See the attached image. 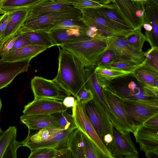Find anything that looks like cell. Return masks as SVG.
<instances>
[{
  "label": "cell",
  "mask_w": 158,
  "mask_h": 158,
  "mask_svg": "<svg viewBox=\"0 0 158 158\" xmlns=\"http://www.w3.org/2000/svg\"><path fill=\"white\" fill-rule=\"evenodd\" d=\"M72 115L77 128L86 134L99 150L104 158H113L108 150L91 124L86 114L84 105L75 99V106L72 108Z\"/></svg>",
  "instance_id": "6"
},
{
  "label": "cell",
  "mask_w": 158,
  "mask_h": 158,
  "mask_svg": "<svg viewBox=\"0 0 158 158\" xmlns=\"http://www.w3.org/2000/svg\"><path fill=\"white\" fill-rule=\"evenodd\" d=\"M110 38L98 34L90 40L66 43L58 47L74 55L85 67H96L100 58L107 50Z\"/></svg>",
  "instance_id": "2"
},
{
  "label": "cell",
  "mask_w": 158,
  "mask_h": 158,
  "mask_svg": "<svg viewBox=\"0 0 158 158\" xmlns=\"http://www.w3.org/2000/svg\"><path fill=\"white\" fill-rule=\"evenodd\" d=\"M50 38L54 46L81 41L92 39L86 33L74 29H61L49 32Z\"/></svg>",
  "instance_id": "18"
},
{
  "label": "cell",
  "mask_w": 158,
  "mask_h": 158,
  "mask_svg": "<svg viewBox=\"0 0 158 158\" xmlns=\"http://www.w3.org/2000/svg\"><path fill=\"white\" fill-rule=\"evenodd\" d=\"M73 158L70 150L68 148L56 151L55 158Z\"/></svg>",
  "instance_id": "48"
},
{
  "label": "cell",
  "mask_w": 158,
  "mask_h": 158,
  "mask_svg": "<svg viewBox=\"0 0 158 158\" xmlns=\"http://www.w3.org/2000/svg\"><path fill=\"white\" fill-rule=\"evenodd\" d=\"M63 130L58 129L45 128L39 130L38 132L34 134L29 131L27 137L22 142L23 146L28 148L33 144L50 139Z\"/></svg>",
  "instance_id": "26"
},
{
  "label": "cell",
  "mask_w": 158,
  "mask_h": 158,
  "mask_svg": "<svg viewBox=\"0 0 158 158\" xmlns=\"http://www.w3.org/2000/svg\"><path fill=\"white\" fill-rule=\"evenodd\" d=\"M64 105L68 108L73 107L75 104V99L73 97L70 96L66 97L62 101Z\"/></svg>",
  "instance_id": "49"
},
{
  "label": "cell",
  "mask_w": 158,
  "mask_h": 158,
  "mask_svg": "<svg viewBox=\"0 0 158 158\" xmlns=\"http://www.w3.org/2000/svg\"><path fill=\"white\" fill-rule=\"evenodd\" d=\"M113 129V140L108 148L113 158H138L139 154L130 136Z\"/></svg>",
  "instance_id": "11"
},
{
  "label": "cell",
  "mask_w": 158,
  "mask_h": 158,
  "mask_svg": "<svg viewBox=\"0 0 158 158\" xmlns=\"http://www.w3.org/2000/svg\"><path fill=\"white\" fill-rule=\"evenodd\" d=\"M74 29L86 33L89 27L80 19H65L53 23L48 28V31L57 29Z\"/></svg>",
  "instance_id": "28"
},
{
  "label": "cell",
  "mask_w": 158,
  "mask_h": 158,
  "mask_svg": "<svg viewBox=\"0 0 158 158\" xmlns=\"http://www.w3.org/2000/svg\"><path fill=\"white\" fill-rule=\"evenodd\" d=\"M127 86L128 89L132 90H135L138 88L137 87L136 84L133 81L130 82Z\"/></svg>",
  "instance_id": "51"
},
{
  "label": "cell",
  "mask_w": 158,
  "mask_h": 158,
  "mask_svg": "<svg viewBox=\"0 0 158 158\" xmlns=\"http://www.w3.org/2000/svg\"><path fill=\"white\" fill-rule=\"evenodd\" d=\"M144 64L158 72V47H151L144 53Z\"/></svg>",
  "instance_id": "37"
},
{
  "label": "cell",
  "mask_w": 158,
  "mask_h": 158,
  "mask_svg": "<svg viewBox=\"0 0 158 158\" xmlns=\"http://www.w3.org/2000/svg\"><path fill=\"white\" fill-rule=\"evenodd\" d=\"M2 103L1 101V99L0 98V110H1V108H2Z\"/></svg>",
  "instance_id": "56"
},
{
  "label": "cell",
  "mask_w": 158,
  "mask_h": 158,
  "mask_svg": "<svg viewBox=\"0 0 158 158\" xmlns=\"http://www.w3.org/2000/svg\"><path fill=\"white\" fill-rule=\"evenodd\" d=\"M31 60L6 61L0 59V89L7 87L19 74L27 71Z\"/></svg>",
  "instance_id": "14"
},
{
  "label": "cell",
  "mask_w": 158,
  "mask_h": 158,
  "mask_svg": "<svg viewBox=\"0 0 158 158\" xmlns=\"http://www.w3.org/2000/svg\"><path fill=\"white\" fill-rule=\"evenodd\" d=\"M1 16H0V18H1Z\"/></svg>",
  "instance_id": "58"
},
{
  "label": "cell",
  "mask_w": 158,
  "mask_h": 158,
  "mask_svg": "<svg viewBox=\"0 0 158 158\" xmlns=\"http://www.w3.org/2000/svg\"><path fill=\"white\" fill-rule=\"evenodd\" d=\"M44 0H4L1 8L6 12L28 8Z\"/></svg>",
  "instance_id": "30"
},
{
  "label": "cell",
  "mask_w": 158,
  "mask_h": 158,
  "mask_svg": "<svg viewBox=\"0 0 158 158\" xmlns=\"http://www.w3.org/2000/svg\"><path fill=\"white\" fill-rule=\"evenodd\" d=\"M113 140V136L110 134H107L104 136L103 141L108 149L112 142Z\"/></svg>",
  "instance_id": "50"
},
{
  "label": "cell",
  "mask_w": 158,
  "mask_h": 158,
  "mask_svg": "<svg viewBox=\"0 0 158 158\" xmlns=\"http://www.w3.org/2000/svg\"><path fill=\"white\" fill-rule=\"evenodd\" d=\"M115 7L111 9L134 30L142 27L135 14L131 0H113Z\"/></svg>",
  "instance_id": "19"
},
{
  "label": "cell",
  "mask_w": 158,
  "mask_h": 158,
  "mask_svg": "<svg viewBox=\"0 0 158 158\" xmlns=\"http://www.w3.org/2000/svg\"><path fill=\"white\" fill-rule=\"evenodd\" d=\"M31 86L34 98H48L63 101L71 94L54 79L50 80L35 76L31 80Z\"/></svg>",
  "instance_id": "8"
},
{
  "label": "cell",
  "mask_w": 158,
  "mask_h": 158,
  "mask_svg": "<svg viewBox=\"0 0 158 158\" xmlns=\"http://www.w3.org/2000/svg\"><path fill=\"white\" fill-rule=\"evenodd\" d=\"M20 34V32L18 31L3 43L0 49V56H2L11 51Z\"/></svg>",
  "instance_id": "42"
},
{
  "label": "cell",
  "mask_w": 158,
  "mask_h": 158,
  "mask_svg": "<svg viewBox=\"0 0 158 158\" xmlns=\"http://www.w3.org/2000/svg\"><path fill=\"white\" fill-rule=\"evenodd\" d=\"M144 64L135 69L131 75L143 86L158 87V72L146 66Z\"/></svg>",
  "instance_id": "25"
},
{
  "label": "cell",
  "mask_w": 158,
  "mask_h": 158,
  "mask_svg": "<svg viewBox=\"0 0 158 158\" xmlns=\"http://www.w3.org/2000/svg\"><path fill=\"white\" fill-rule=\"evenodd\" d=\"M87 35L91 38H93L97 35L96 33H94L91 31L89 29L86 32Z\"/></svg>",
  "instance_id": "54"
},
{
  "label": "cell",
  "mask_w": 158,
  "mask_h": 158,
  "mask_svg": "<svg viewBox=\"0 0 158 158\" xmlns=\"http://www.w3.org/2000/svg\"><path fill=\"white\" fill-rule=\"evenodd\" d=\"M74 7L62 0H44L29 8V13L33 14L58 11Z\"/></svg>",
  "instance_id": "23"
},
{
  "label": "cell",
  "mask_w": 158,
  "mask_h": 158,
  "mask_svg": "<svg viewBox=\"0 0 158 158\" xmlns=\"http://www.w3.org/2000/svg\"><path fill=\"white\" fill-rule=\"evenodd\" d=\"M57 119L60 125L59 129L65 130L77 128L72 114L66 110L52 114Z\"/></svg>",
  "instance_id": "34"
},
{
  "label": "cell",
  "mask_w": 158,
  "mask_h": 158,
  "mask_svg": "<svg viewBox=\"0 0 158 158\" xmlns=\"http://www.w3.org/2000/svg\"><path fill=\"white\" fill-rule=\"evenodd\" d=\"M74 129H71L63 130L58 135L50 139L33 144L28 148L31 151L44 148H53L57 151L68 148L67 144L68 139Z\"/></svg>",
  "instance_id": "21"
},
{
  "label": "cell",
  "mask_w": 158,
  "mask_h": 158,
  "mask_svg": "<svg viewBox=\"0 0 158 158\" xmlns=\"http://www.w3.org/2000/svg\"><path fill=\"white\" fill-rule=\"evenodd\" d=\"M23 146L22 142L15 139L8 145L3 155L2 158H17V151L20 147Z\"/></svg>",
  "instance_id": "40"
},
{
  "label": "cell",
  "mask_w": 158,
  "mask_h": 158,
  "mask_svg": "<svg viewBox=\"0 0 158 158\" xmlns=\"http://www.w3.org/2000/svg\"><path fill=\"white\" fill-rule=\"evenodd\" d=\"M133 133L146 157L158 158V130L141 125L136 127Z\"/></svg>",
  "instance_id": "10"
},
{
  "label": "cell",
  "mask_w": 158,
  "mask_h": 158,
  "mask_svg": "<svg viewBox=\"0 0 158 158\" xmlns=\"http://www.w3.org/2000/svg\"><path fill=\"white\" fill-rule=\"evenodd\" d=\"M31 44H34L27 37L20 32V34L16 40L14 46L11 51L15 50L21 48Z\"/></svg>",
  "instance_id": "44"
},
{
  "label": "cell",
  "mask_w": 158,
  "mask_h": 158,
  "mask_svg": "<svg viewBox=\"0 0 158 158\" xmlns=\"http://www.w3.org/2000/svg\"><path fill=\"white\" fill-rule=\"evenodd\" d=\"M144 62L140 65H136L129 61L119 60L115 61L110 63L98 66L101 67L115 69L125 71H133L143 65Z\"/></svg>",
  "instance_id": "36"
},
{
  "label": "cell",
  "mask_w": 158,
  "mask_h": 158,
  "mask_svg": "<svg viewBox=\"0 0 158 158\" xmlns=\"http://www.w3.org/2000/svg\"><path fill=\"white\" fill-rule=\"evenodd\" d=\"M143 26L146 31H151L152 29V26L150 23H144Z\"/></svg>",
  "instance_id": "53"
},
{
  "label": "cell",
  "mask_w": 158,
  "mask_h": 158,
  "mask_svg": "<svg viewBox=\"0 0 158 158\" xmlns=\"http://www.w3.org/2000/svg\"><path fill=\"white\" fill-rule=\"evenodd\" d=\"M48 48L44 46L29 45L8 52L2 56L1 59L4 61L11 62L31 60Z\"/></svg>",
  "instance_id": "20"
},
{
  "label": "cell",
  "mask_w": 158,
  "mask_h": 158,
  "mask_svg": "<svg viewBox=\"0 0 158 158\" xmlns=\"http://www.w3.org/2000/svg\"><path fill=\"white\" fill-rule=\"evenodd\" d=\"M142 0V1H143V0Z\"/></svg>",
  "instance_id": "57"
},
{
  "label": "cell",
  "mask_w": 158,
  "mask_h": 158,
  "mask_svg": "<svg viewBox=\"0 0 158 158\" xmlns=\"http://www.w3.org/2000/svg\"><path fill=\"white\" fill-rule=\"evenodd\" d=\"M126 111L136 127L143 125L144 122L153 116L158 114V99L151 98L132 100L123 99Z\"/></svg>",
  "instance_id": "5"
},
{
  "label": "cell",
  "mask_w": 158,
  "mask_h": 158,
  "mask_svg": "<svg viewBox=\"0 0 158 158\" xmlns=\"http://www.w3.org/2000/svg\"><path fill=\"white\" fill-rule=\"evenodd\" d=\"M67 146L74 158H86L82 132L78 128L74 129L69 135Z\"/></svg>",
  "instance_id": "24"
},
{
  "label": "cell",
  "mask_w": 158,
  "mask_h": 158,
  "mask_svg": "<svg viewBox=\"0 0 158 158\" xmlns=\"http://www.w3.org/2000/svg\"><path fill=\"white\" fill-rule=\"evenodd\" d=\"M103 4H109L111 3H113V0H93Z\"/></svg>",
  "instance_id": "52"
},
{
  "label": "cell",
  "mask_w": 158,
  "mask_h": 158,
  "mask_svg": "<svg viewBox=\"0 0 158 158\" xmlns=\"http://www.w3.org/2000/svg\"><path fill=\"white\" fill-rule=\"evenodd\" d=\"M21 121L33 130L45 128L59 129L57 119L52 114L29 115L24 114L20 117Z\"/></svg>",
  "instance_id": "16"
},
{
  "label": "cell",
  "mask_w": 158,
  "mask_h": 158,
  "mask_svg": "<svg viewBox=\"0 0 158 158\" xmlns=\"http://www.w3.org/2000/svg\"><path fill=\"white\" fill-rule=\"evenodd\" d=\"M84 105L89 120L102 141L104 136L107 134L113 136L112 123L105 110L98 101L93 98Z\"/></svg>",
  "instance_id": "7"
},
{
  "label": "cell",
  "mask_w": 158,
  "mask_h": 158,
  "mask_svg": "<svg viewBox=\"0 0 158 158\" xmlns=\"http://www.w3.org/2000/svg\"><path fill=\"white\" fill-rule=\"evenodd\" d=\"M10 12L6 27L0 39V49L3 43L17 33L24 24L29 10L28 8H24Z\"/></svg>",
  "instance_id": "17"
},
{
  "label": "cell",
  "mask_w": 158,
  "mask_h": 158,
  "mask_svg": "<svg viewBox=\"0 0 158 158\" xmlns=\"http://www.w3.org/2000/svg\"><path fill=\"white\" fill-rule=\"evenodd\" d=\"M101 87L106 101L115 118L117 130L123 134L133 133L136 127L126 111L123 98L114 92L108 85H104Z\"/></svg>",
  "instance_id": "4"
},
{
  "label": "cell",
  "mask_w": 158,
  "mask_h": 158,
  "mask_svg": "<svg viewBox=\"0 0 158 158\" xmlns=\"http://www.w3.org/2000/svg\"><path fill=\"white\" fill-rule=\"evenodd\" d=\"M81 20L89 27L94 26L118 36H125L132 32L124 31L113 24L93 9H81ZM133 32V31H132Z\"/></svg>",
  "instance_id": "13"
},
{
  "label": "cell",
  "mask_w": 158,
  "mask_h": 158,
  "mask_svg": "<svg viewBox=\"0 0 158 158\" xmlns=\"http://www.w3.org/2000/svg\"><path fill=\"white\" fill-rule=\"evenodd\" d=\"M68 4L74 8L81 9H97L105 7L113 9L115 5L112 3L109 4H103L93 0H63Z\"/></svg>",
  "instance_id": "31"
},
{
  "label": "cell",
  "mask_w": 158,
  "mask_h": 158,
  "mask_svg": "<svg viewBox=\"0 0 158 158\" xmlns=\"http://www.w3.org/2000/svg\"><path fill=\"white\" fill-rule=\"evenodd\" d=\"M10 12H6L1 15L0 19V39L6 27Z\"/></svg>",
  "instance_id": "47"
},
{
  "label": "cell",
  "mask_w": 158,
  "mask_h": 158,
  "mask_svg": "<svg viewBox=\"0 0 158 158\" xmlns=\"http://www.w3.org/2000/svg\"><path fill=\"white\" fill-rule=\"evenodd\" d=\"M81 12L74 7L60 10L33 14L29 13L24 24L19 31H48L50 26L55 22L65 19H80Z\"/></svg>",
  "instance_id": "3"
},
{
  "label": "cell",
  "mask_w": 158,
  "mask_h": 158,
  "mask_svg": "<svg viewBox=\"0 0 158 158\" xmlns=\"http://www.w3.org/2000/svg\"><path fill=\"white\" fill-rule=\"evenodd\" d=\"M67 109L62 101L36 98L24 106L23 113L24 114L29 115L52 114L66 111Z\"/></svg>",
  "instance_id": "12"
},
{
  "label": "cell",
  "mask_w": 158,
  "mask_h": 158,
  "mask_svg": "<svg viewBox=\"0 0 158 158\" xmlns=\"http://www.w3.org/2000/svg\"><path fill=\"white\" fill-rule=\"evenodd\" d=\"M92 9L111 23L123 30L129 32H132L135 30L110 8L102 7Z\"/></svg>",
  "instance_id": "27"
},
{
  "label": "cell",
  "mask_w": 158,
  "mask_h": 158,
  "mask_svg": "<svg viewBox=\"0 0 158 158\" xmlns=\"http://www.w3.org/2000/svg\"><path fill=\"white\" fill-rule=\"evenodd\" d=\"M95 68L93 66L85 69L86 87L91 91L94 98L103 107L112 124L114 125L116 123L115 118L104 97L101 87L94 72Z\"/></svg>",
  "instance_id": "15"
},
{
  "label": "cell",
  "mask_w": 158,
  "mask_h": 158,
  "mask_svg": "<svg viewBox=\"0 0 158 158\" xmlns=\"http://www.w3.org/2000/svg\"><path fill=\"white\" fill-rule=\"evenodd\" d=\"M21 33L34 44L46 46L49 48L54 46L49 32L42 31H27Z\"/></svg>",
  "instance_id": "29"
},
{
  "label": "cell",
  "mask_w": 158,
  "mask_h": 158,
  "mask_svg": "<svg viewBox=\"0 0 158 158\" xmlns=\"http://www.w3.org/2000/svg\"><path fill=\"white\" fill-rule=\"evenodd\" d=\"M56 150L53 148H44L31 151L28 158H55Z\"/></svg>",
  "instance_id": "39"
},
{
  "label": "cell",
  "mask_w": 158,
  "mask_h": 158,
  "mask_svg": "<svg viewBox=\"0 0 158 158\" xmlns=\"http://www.w3.org/2000/svg\"><path fill=\"white\" fill-rule=\"evenodd\" d=\"M115 54L112 50H107L98 61L96 66H100L114 61Z\"/></svg>",
  "instance_id": "43"
},
{
  "label": "cell",
  "mask_w": 158,
  "mask_h": 158,
  "mask_svg": "<svg viewBox=\"0 0 158 158\" xmlns=\"http://www.w3.org/2000/svg\"><path fill=\"white\" fill-rule=\"evenodd\" d=\"M133 5L136 16L142 26L147 22L145 2L140 0L131 1Z\"/></svg>",
  "instance_id": "38"
},
{
  "label": "cell",
  "mask_w": 158,
  "mask_h": 158,
  "mask_svg": "<svg viewBox=\"0 0 158 158\" xmlns=\"http://www.w3.org/2000/svg\"><path fill=\"white\" fill-rule=\"evenodd\" d=\"M143 89L146 96L148 98H158V87L150 86H143Z\"/></svg>",
  "instance_id": "45"
},
{
  "label": "cell",
  "mask_w": 158,
  "mask_h": 158,
  "mask_svg": "<svg viewBox=\"0 0 158 158\" xmlns=\"http://www.w3.org/2000/svg\"><path fill=\"white\" fill-rule=\"evenodd\" d=\"M125 36H114L110 38L107 50L114 52V61L123 60L136 65L142 64L145 60L144 52L136 50L130 46Z\"/></svg>",
  "instance_id": "9"
},
{
  "label": "cell",
  "mask_w": 158,
  "mask_h": 158,
  "mask_svg": "<svg viewBox=\"0 0 158 158\" xmlns=\"http://www.w3.org/2000/svg\"><path fill=\"white\" fill-rule=\"evenodd\" d=\"M134 71H127L99 66L95 67L94 69V73L101 86L104 85H109L112 80L131 75Z\"/></svg>",
  "instance_id": "22"
},
{
  "label": "cell",
  "mask_w": 158,
  "mask_h": 158,
  "mask_svg": "<svg viewBox=\"0 0 158 158\" xmlns=\"http://www.w3.org/2000/svg\"><path fill=\"white\" fill-rule=\"evenodd\" d=\"M59 48L58 68L54 79L74 97L86 86L85 67L74 55Z\"/></svg>",
  "instance_id": "1"
},
{
  "label": "cell",
  "mask_w": 158,
  "mask_h": 158,
  "mask_svg": "<svg viewBox=\"0 0 158 158\" xmlns=\"http://www.w3.org/2000/svg\"><path fill=\"white\" fill-rule=\"evenodd\" d=\"M143 125L150 128L158 130V114L148 119L144 122Z\"/></svg>",
  "instance_id": "46"
},
{
  "label": "cell",
  "mask_w": 158,
  "mask_h": 158,
  "mask_svg": "<svg viewBox=\"0 0 158 158\" xmlns=\"http://www.w3.org/2000/svg\"><path fill=\"white\" fill-rule=\"evenodd\" d=\"M4 0H0V14H3L6 12L1 8V6Z\"/></svg>",
  "instance_id": "55"
},
{
  "label": "cell",
  "mask_w": 158,
  "mask_h": 158,
  "mask_svg": "<svg viewBox=\"0 0 158 158\" xmlns=\"http://www.w3.org/2000/svg\"><path fill=\"white\" fill-rule=\"evenodd\" d=\"M17 129L11 126L2 131L0 129V158H2L4 153L9 143L16 139Z\"/></svg>",
  "instance_id": "32"
},
{
  "label": "cell",
  "mask_w": 158,
  "mask_h": 158,
  "mask_svg": "<svg viewBox=\"0 0 158 158\" xmlns=\"http://www.w3.org/2000/svg\"><path fill=\"white\" fill-rule=\"evenodd\" d=\"M78 102L81 104H85L92 100L94 98L91 91L86 86L82 88L75 97Z\"/></svg>",
  "instance_id": "41"
},
{
  "label": "cell",
  "mask_w": 158,
  "mask_h": 158,
  "mask_svg": "<svg viewBox=\"0 0 158 158\" xmlns=\"http://www.w3.org/2000/svg\"><path fill=\"white\" fill-rule=\"evenodd\" d=\"M86 158H104L96 145L85 133L82 132Z\"/></svg>",
  "instance_id": "35"
},
{
  "label": "cell",
  "mask_w": 158,
  "mask_h": 158,
  "mask_svg": "<svg viewBox=\"0 0 158 158\" xmlns=\"http://www.w3.org/2000/svg\"><path fill=\"white\" fill-rule=\"evenodd\" d=\"M125 36L130 46L136 50L143 52L142 48L146 38L142 32L141 29L135 30Z\"/></svg>",
  "instance_id": "33"
}]
</instances>
